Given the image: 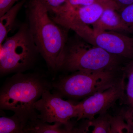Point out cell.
Instances as JSON below:
<instances>
[{
  "label": "cell",
  "instance_id": "6da1fadb",
  "mask_svg": "<svg viewBox=\"0 0 133 133\" xmlns=\"http://www.w3.org/2000/svg\"><path fill=\"white\" fill-rule=\"evenodd\" d=\"M52 88V83L42 74L15 73L0 87V111H11L28 122L37 118L34 104Z\"/></svg>",
  "mask_w": 133,
  "mask_h": 133
},
{
  "label": "cell",
  "instance_id": "7a4b0ae2",
  "mask_svg": "<svg viewBox=\"0 0 133 133\" xmlns=\"http://www.w3.org/2000/svg\"><path fill=\"white\" fill-rule=\"evenodd\" d=\"M28 26L39 54L53 71L62 67L67 36L38 0H31L28 9Z\"/></svg>",
  "mask_w": 133,
  "mask_h": 133
},
{
  "label": "cell",
  "instance_id": "3957f363",
  "mask_svg": "<svg viewBox=\"0 0 133 133\" xmlns=\"http://www.w3.org/2000/svg\"><path fill=\"white\" fill-rule=\"evenodd\" d=\"M123 67L74 72L52 83V88L55 90L54 93L61 97L85 99L96 93L111 87L120 81L125 76Z\"/></svg>",
  "mask_w": 133,
  "mask_h": 133
},
{
  "label": "cell",
  "instance_id": "277c9868",
  "mask_svg": "<svg viewBox=\"0 0 133 133\" xmlns=\"http://www.w3.org/2000/svg\"><path fill=\"white\" fill-rule=\"evenodd\" d=\"M125 59L82 38L66 44L61 69L73 72L118 69L125 65Z\"/></svg>",
  "mask_w": 133,
  "mask_h": 133
},
{
  "label": "cell",
  "instance_id": "5b68a950",
  "mask_svg": "<svg viewBox=\"0 0 133 133\" xmlns=\"http://www.w3.org/2000/svg\"><path fill=\"white\" fill-rule=\"evenodd\" d=\"M38 54L28 24H23L2 45L0 77L27 71L35 64Z\"/></svg>",
  "mask_w": 133,
  "mask_h": 133
},
{
  "label": "cell",
  "instance_id": "8992f818",
  "mask_svg": "<svg viewBox=\"0 0 133 133\" xmlns=\"http://www.w3.org/2000/svg\"><path fill=\"white\" fill-rule=\"evenodd\" d=\"M110 8L119 10L114 1L104 0L78 8L65 6L59 12L50 16L59 26L73 30L86 42L95 45V36L92 29L89 25L94 24L105 10Z\"/></svg>",
  "mask_w": 133,
  "mask_h": 133
},
{
  "label": "cell",
  "instance_id": "52a82bcc",
  "mask_svg": "<svg viewBox=\"0 0 133 133\" xmlns=\"http://www.w3.org/2000/svg\"><path fill=\"white\" fill-rule=\"evenodd\" d=\"M37 118L48 123L60 122L69 124L72 118H77L78 109L77 104L64 100L50 90L44 92L34 104Z\"/></svg>",
  "mask_w": 133,
  "mask_h": 133
},
{
  "label": "cell",
  "instance_id": "ba28073f",
  "mask_svg": "<svg viewBox=\"0 0 133 133\" xmlns=\"http://www.w3.org/2000/svg\"><path fill=\"white\" fill-rule=\"evenodd\" d=\"M125 75L111 87L89 96L77 104L78 109L77 121L92 119L97 115L107 112L117 101L123 100L125 88Z\"/></svg>",
  "mask_w": 133,
  "mask_h": 133
},
{
  "label": "cell",
  "instance_id": "9c48e42d",
  "mask_svg": "<svg viewBox=\"0 0 133 133\" xmlns=\"http://www.w3.org/2000/svg\"><path fill=\"white\" fill-rule=\"evenodd\" d=\"M95 45L108 53L130 60L133 59V37L114 31H105L96 35Z\"/></svg>",
  "mask_w": 133,
  "mask_h": 133
},
{
  "label": "cell",
  "instance_id": "30bf717a",
  "mask_svg": "<svg viewBox=\"0 0 133 133\" xmlns=\"http://www.w3.org/2000/svg\"><path fill=\"white\" fill-rule=\"evenodd\" d=\"M117 10L111 8L105 10L98 20L92 25L94 36L107 30L131 33Z\"/></svg>",
  "mask_w": 133,
  "mask_h": 133
},
{
  "label": "cell",
  "instance_id": "8fae6325",
  "mask_svg": "<svg viewBox=\"0 0 133 133\" xmlns=\"http://www.w3.org/2000/svg\"><path fill=\"white\" fill-rule=\"evenodd\" d=\"M74 127L71 122L67 124L55 122L50 125L37 118L27 123L24 128V133H75Z\"/></svg>",
  "mask_w": 133,
  "mask_h": 133
},
{
  "label": "cell",
  "instance_id": "7c38bea8",
  "mask_svg": "<svg viewBox=\"0 0 133 133\" xmlns=\"http://www.w3.org/2000/svg\"><path fill=\"white\" fill-rule=\"evenodd\" d=\"M24 2V0H22L17 3L6 14L0 17V45L12 30L17 14Z\"/></svg>",
  "mask_w": 133,
  "mask_h": 133
},
{
  "label": "cell",
  "instance_id": "4fadbf2b",
  "mask_svg": "<svg viewBox=\"0 0 133 133\" xmlns=\"http://www.w3.org/2000/svg\"><path fill=\"white\" fill-rule=\"evenodd\" d=\"M28 122L15 114L7 116L0 115V133H24Z\"/></svg>",
  "mask_w": 133,
  "mask_h": 133
},
{
  "label": "cell",
  "instance_id": "5bb4252c",
  "mask_svg": "<svg viewBox=\"0 0 133 133\" xmlns=\"http://www.w3.org/2000/svg\"><path fill=\"white\" fill-rule=\"evenodd\" d=\"M123 70L128 81L125 85V95L122 100L128 107V109L133 113V59L126 63L123 67Z\"/></svg>",
  "mask_w": 133,
  "mask_h": 133
},
{
  "label": "cell",
  "instance_id": "9a60e30c",
  "mask_svg": "<svg viewBox=\"0 0 133 133\" xmlns=\"http://www.w3.org/2000/svg\"><path fill=\"white\" fill-rule=\"evenodd\" d=\"M112 116L106 112L89 120L90 127H93V133H111Z\"/></svg>",
  "mask_w": 133,
  "mask_h": 133
},
{
  "label": "cell",
  "instance_id": "2e32d148",
  "mask_svg": "<svg viewBox=\"0 0 133 133\" xmlns=\"http://www.w3.org/2000/svg\"><path fill=\"white\" fill-rule=\"evenodd\" d=\"M125 111H122L116 116H112L111 133H133L125 119Z\"/></svg>",
  "mask_w": 133,
  "mask_h": 133
},
{
  "label": "cell",
  "instance_id": "e0dca14e",
  "mask_svg": "<svg viewBox=\"0 0 133 133\" xmlns=\"http://www.w3.org/2000/svg\"><path fill=\"white\" fill-rule=\"evenodd\" d=\"M120 15L122 21L133 33V4L127 6L119 10Z\"/></svg>",
  "mask_w": 133,
  "mask_h": 133
},
{
  "label": "cell",
  "instance_id": "ac0fdd59",
  "mask_svg": "<svg viewBox=\"0 0 133 133\" xmlns=\"http://www.w3.org/2000/svg\"><path fill=\"white\" fill-rule=\"evenodd\" d=\"M49 11L50 15L57 13L66 5L67 0H38Z\"/></svg>",
  "mask_w": 133,
  "mask_h": 133
},
{
  "label": "cell",
  "instance_id": "d6986e66",
  "mask_svg": "<svg viewBox=\"0 0 133 133\" xmlns=\"http://www.w3.org/2000/svg\"><path fill=\"white\" fill-rule=\"evenodd\" d=\"M103 1L104 0H67L65 6L71 8H78Z\"/></svg>",
  "mask_w": 133,
  "mask_h": 133
},
{
  "label": "cell",
  "instance_id": "ffe728a7",
  "mask_svg": "<svg viewBox=\"0 0 133 133\" xmlns=\"http://www.w3.org/2000/svg\"><path fill=\"white\" fill-rule=\"evenodd\" d=\"M21 0H0V17L4 15L17 3Z\"/></svg>",
  "mask_w": 133,
  "mask_h": 133
},
{
  "label": "cell",
  "instance_id": "44dd1931",
  "mask_svg": "<svg viewBox=\"0 0 133 133\" xmlns=\"http://www.w3.org/2000/svg\"><path fill=\"white\" fill-rule=\"evenodd\" d=\"M119 8V10L133 4V0H114Z\"/></svg>",
  "mask_w": 133,
  "mask_h": 133
},
{
  "label": "cell",
  "instance_id": "7402d4cb",
  "mask_svg": "<svg viewBox=\"0 0 133 133\" xmlns=\"http://www.w3.org/2000/svg\"><path fill=\"white\" fill-rule=\"evenodd\" d=\"M2 46V44L0 45V59H1V55Z\"/></svg>",
  "mask_w": 133,
  "mask_h": 133
},
{
  "label": "cell",
  "instance_id": "603a6c76",
  "mask_svg": "<svg viewBox=\"0 0 133 133\" xmlns=\"http://www.w3.org/2000/svg\"><path fill=\"white\" fill-rule=\"evenodd\" d=\"M112 1H114V0H112Z\"/></svg>",
  "mask_w": 133,
  "mask_h": 133
}]
</instances>
